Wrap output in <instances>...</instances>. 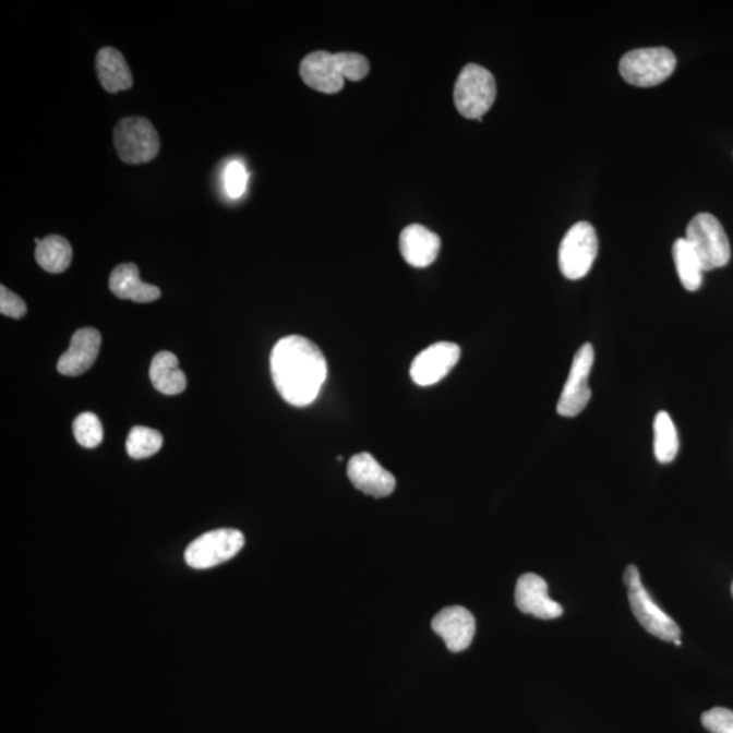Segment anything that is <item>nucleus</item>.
<instances>
[{"label": "nucleus", "instance_id": "nucleus-1", "mask_svg": "<svg viewBox=\"0 0 733 733\" xmlns=\"http://www.w3.org/2000/svg\"><path fill=\"white\" fill-rule=\"evenodd\" d=\"M271 374L277 392L292 407L303 408L320 396L327 375L324 353L309 338L288 336L271 353Z\"/></svg>", "mask_w": 733, "mask_h": 733}, {"label": "nucleus", "instance_id": "nucleus-2", "mask_svg": "<svg viewBox=\"0 0 733 733\" xmlns=\"http://www.w3.org/2000/svg\"><path fill=\"white\" fill-rule=\"evenodd\" d=\"M299 71L305 85L314 91L336 94L343 91L346 80H364L369 75L370 63L359 53L316 51L302 60Z\"/></svg>", "mask_w": 733, "mask_h": 733}, {"label": "nucleus", "instance_id": "nucleus-3", "mask_svg": "<svg viewBox=\"0 0 733 733\" xmlns=\"http://www.w3.org/2000/svg\"><path fill=\"white\" fill-rule=\"evenodd\" d=\"M624 581L633 614H635L636 620L640 622L644 629L663 641L674 644L681 641L682 632L680 625L653 601L651 593L644 587L640 572H638L635 565L627 566Z\"/></svg>", "mask_w": 733, "mask_h": 733}, {"label": "nucleus", "instance_id": "nucleus-4", "mask_svg": "<svg viewBox=\"0 0 733 733\" xmlns=\"http://www.w3.org/2000/svg\"><path fill=\"white\" fill-rule=\"evenodd\" d=\"M496 96V81L491 71L479 64L464 67L454 88L455 107L464 118L482 121Z\"/></svg>", "mask_w": 733, "mask_h": 733}, {"label": "nucleus", "instance_id": "nucleus-5", "mask_svg": "<svg viewBox=\"0 0 733 733\" xmlns=\"http://www.w3.org/2000/svg\"><path fill=\"white\" fill-rule=\"evenodd\" d=\"M686 241L701 261L705 272L723 268L731 260V244L724 227L712 214L694 216L686 229Z\"/></svg>", "mask_w": 733, "mask_h": 733}, {"label": "nucleus", "instance_id": "nucleus-6", "mask_svg": "<svg viewBox=\"0 0 733 733\" xmlns=\"http://www.w3.org/2000/svg\"><path fill=\"white\" fill-rule=\"evenodd\" d=\"M113 143L122 163L142 165L152 163L159 153V135L153 122L133 116L115 127Z\"/></svg>", "mask_w": 733, "mask_h": 733}, {"label": "nucleus", "instance_id": "nucleus-7", "mask_svg": "<svg viewBox=\"0 0 733 733\" xmlns=\"http://www.w3.org/2000/svg\"><path fill=\"white\" fill-rule=\"evenodd\" d=\"M675 67V55L664 47L635 49L620 61L622 77L638 87L660 85L674 74Z\"/></svg>", "mask_w": 733, "mask_h": 733}, {"label": "nucleus", "instance_id": "nucleus-8", "mask_svg": "<svg viewBox=\"0 0 733 733\" xmlns=\"http://www.w3.org/2000/svg\"><path fill=\"white\" fill-rule=\"evenodd\" d=\"M598 236L588 221L572 226L561 241L558 265L566 279L579 280L590 274L598 257Z\"/></svg>", "mask_w": 733, "mask_h": 733}, {"label": "nucleus", "instance_id": "nucleus-9", "mask_svg": "<svg viewBox=\"0 0 733 733\" xmlns=\"http://www.w3.org/2000/svg\"><path fill=\"white\" fill-rule=\"evenodd\" d=\"M244 546L240 530L219 529L205 532L185 550V561L193 569H209L236 557Z\"/></svg>", "mask_w": 733, "mask_h": 733}, {"label": "nucleus", "instance_id": "nucleus-10", "mask_svg": "<svg viewBox=\"0 0 733 733\" xmlns=\"http://www.w3.org/2000/svg\"><path fill=\"white\" fill-rule=\"evenodd\" d=\"M596 351L590 343L582 344L575 353L572 362L568 380H566L563 393H561L557 413L563 418H576L587 408L591 399L590 380Z\"/></svg>", "mask_w": 733, "mask_h": 733}, {"label": "nucleus", "instance_id": "nucleus-11", "mask_svg": "<svg viewBox=\"0 0 733 733\" xmlns=\"http://www.w3.org/2000/svg\"><path fill=\"white\" fill-rule=\"evenodd\" d=\"M460 358V348L454 343H436L413 360L410 376L416 385L432 386L446 377Z\"/></svg>", "mask_w": 733, "mask_h": 733}, {"label": "nucleus", "instance_id": "nucleus-12", "mask_svg": "<svg viewBox=\"0 0 733 733\" xmlns=\"http://www.w3.org/2000/svg\"><path fill=\"white\" fill-rule=\"evenodd\" d=\"M515 603L521 613L540 620H555L564 609L549 597L548 582L536 574H525L516 582Z\"/></svg>", "mask_w": 733, "mask_h": 733}, {"label": "nucleus", "instance_id": "nucleus-13", "mask_svg": "<svg viewBox=\"0 0 733 733\" xmlns=\"http://www.w3.org/2000/svg\"><path fill=\"white\" fill-rule=\"evenodd\" d=\"M348 477L355 488L372 497L390 496L396 489V479L369 453H360L349 460Z\"/></svg>", "mask_w": 733, "mask_h": 733}, {"label": "nucleus", "instance_id": "nucleus-14", "mask_svg": "<svg viewBox=\"0 0 733 733\" xmlns=\"http://www.w3.org/2000/svg\"><path fill=\"white\" fill-rule=\"evenodd\" d=\"M432 629L443 638L448 651L462 652L473 642L476 620L468 609L446 608L433 618Z\"/></svg>", "mask_w": 733, "mask_h": 733}, {"label": "nucleus", "instance_id": "nucleus-15", "mask_svg": "<svg viewBox=\"0 0 733 733\" xmlns=\"http://www.w3.org/2000/svg\"><path fill=\"white\" fill-rule=\"evenodd\" d=\"M101 333L94 327H85L72 336L70 348L61 355L58 371L65 376H80L91 370L101 348Z\"/></svg>", "mask_w": 733, "mask_h": 733}, {"label": "nucleus", "instance_id": "nucleus-16", "mask_svg": "<svg viewBox=\"0 0 733 733\" xmlns=\"http://www.w3.org/2000/svg\"><path fill=\"white\" fill-rule=\"evenodd\" d=\"M442 241L435 232L421 225H410L399 237L402 257L414 268H425L437 259Z\"/></svg>", "mask_w": 733, "mask_h": 733}, {"label": "nucleus", "instance_id": "nucleus-17", "mask_svg": "<svg viewBox=\"0 0 733 733\" xmlns=\"http://www.w3.org/2000/svg\"><path fill=\"white\" fill-rule=\"evenodd\" d=\"M109 288L116 297L124 301L149 303L160 298L159 288L143 283L137 266L131 263L116 266L110 275Z\"/></svg>", "mask_w": 733, "mask_h": 733}, {"label": "nucleus", "instance_id": "nucleus-18", "mask_svg": "<svg viewBox=\"0 0 733 733\" xmlns=\"http://www.w3.org/2000/svg\"><path fill=\"white\" fill-rule=\"evenodd\" d=\"M96 70L99 83L108 93L130 91L133 85L130 65L116 48L99 49L96 57Z\"/></svg>", "mask_w": 733, "mask_h": 733}, {"label": "nucleus", "instance_id": "nucleus-19", "mask_svg": "<svg viewBox=\"0 0 733 733\" xmlns=\"http://www.w3.org/2000/svg\"><path fill=\"white\" fill-rule=\"evenodd\" d=\"M149 380L154 387L166 396H177L187 388V376L180 370L179 359L171 352L155 355L149 366Z\"/></svg>", "mask_w": 733, "mask_h": 733}, {"label": "nucleus", "instance_id": "nucleus-20", "mask_svg": "<svg viewBox=\"0 0 733 733\" xmlns=\"http://www.w3.org/2000/svg\"><path fill=\"white\" fill-rule=\"evenodd\" d=\"M672 255H674L675 268L682 286L687 291L694 292L699 290L704 280V268L698 255L694 252L692 244L686 241V238H680L672 247Z\"/></svg>", "mask_w": 733, "mask_h": 733}, {"label": "nucleus", "instance_id": "nucleus-21", "mask_svg": "<svg viewBox=\"0 0 733 733\" xmlns=\"http://www.w3.org/2000/svg\"><path fill=\"white\" fill-rule=\"evenodd\" d=\"M36 261L49 274H61L69 269L72 261V248L65 238L49 236L36 247Z\"/></svg>", "mask_w": 733, "mask_h": 733}, {"label": "nucleus", "instance_id": "nucleus-22", "mask_svg": "<svg viewBox=\"0 0 733 733\" xmlns=\"http://www.w3.org/2000/svg\"><path fill=\"white\" fill-rule=\"evenodd\" d=\"M653 452L660 464H670L680 452V436L668 412H659L653 421Z\"/></svg>", "mask_w": 733, "mask_h": 733}, {"label": "nucleus", "instance_id": "nucleus-23", "mask_svg": "<svg viewBox=\"0 0 733 733\" xmlns=\"http://www.w3.org/2000/svg\"><path fill=\"white\" fill-rule=\"evenodd\" d=\"M164 437L147 426H133L127 437V453L133 459L153 457L163 448Z\"/></svg>", "mask_w": 733, "mask_h": 733}, {"label": "nucleus", "instance_id": "nucleus-24", "mask_svg": "<svg viewBox=\"0 0 733 733\" xmlns=\"http://www.w3.org/2000/svg\"><path fill=\"white\" fill-rule=\"evenodd\" d=\"M72 431H74L76 442L80 443L82 447L96 448L104 441V428L101 421H99L97 414L91 412L77 416L74 420V424H72Z\"/></svg>", "mask_w": 733, "mask_h": 733}, {"label": "nucleus", "instance_id": "nucleus-25", "mask_svg": "<svg viewBox=\"0 0 733 733\" xmlns=\"http://www.w3.org/2000/svg\"><path fill=\"white\" fill-rule=\"evenodd\" d=\"M249 175L240 160H231L225 170V189L231 199H240L247 191Z\"/></svg>", "mask_w": 733, "mask_h": 733}, {"label": "nucleus", "instance_id": "nucleus-26", "mask_svg": "<svg viewBox=\"0 0 733 733\" xmlns=\"http://www.w3.org/2000/svg\"><path fill=\"white\" fill-rule=\"evenodd\" d=\"M702 725L712 733H733V710L713 708L702 714Z\"/></svg>", "mask_w": 733, "mask_h": 733}, {"label": "nucleus", "instance_id": "nucleus-27", "mask_svg": "<svg viewBox=\"0 0 733 733\" xmlns=\"http://www.w3.org/2000/svg\"><path fill=\"white\" fill-rule=\"evenodd\" d=\"M27 311L24 299L11 292L4 286L0 287V313L10 319L21 320Z\"/></svg>", "mask_w": 733, "mask_h": 733}, {"label": "nucleus", "instance_id": "nucleus-28", "mask_svg": "<svg viewBox=\"0 0 733 733\" xmlns=\"http://www.w3.org/2000/svg\"><path fill=\"white\" fill-rule=\"evenodd\" d=\"M732 596H733V582H732Z\"/></svg>", "mask_w": 733, "mask_h": 733}]
</instances>
